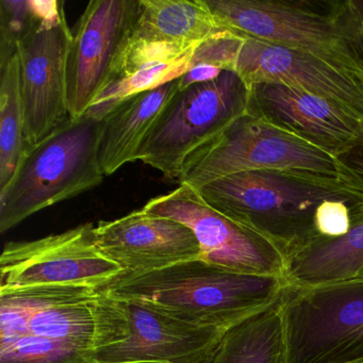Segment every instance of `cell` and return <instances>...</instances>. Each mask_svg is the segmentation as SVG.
Returning <instances> with one entry per match:
<instances>
[{
	"label": "cell",
	"mask_w": 363,
	"mask_h": 363,
	"mask_svg": "<svg viewBox=\"0 0 363 363\" xmlns=\"http://www.w3.org/2000/svg\"><path fill=\"white\" fill-rule=\"evenodd\" d=\"M199 192L210 207L272 242L286 262L320 237L315 213L320 203L363 201L354 180L307 172H245Z\"/></svg>",
	"instance_id": "obj_1"
},
{
	"label": "cell",
	"mask_w": 363,
	"mask_h": 363,
	"mask_svg": "<svg viewBox=\"0 0 363 363\" xmlns=\"http://www.w3.org/2000/svg\"><path fill=\"white\" fill-rule=\"evenodd\" d=\"M284 278L235 273L201 259L139 276H121L110 294L146 303L178 320L229 329L273 305Z\"/></svg>",
	"instance_id": "obj_2"
},
{
	"label": "cell",
	"mask_w": 363,
	"mask_h": 363,
	"mask_svg": "<svg viewBox=\"0 0 363 363\" xmlns=\"http://www.w3.org/2000/svg\"><path fill=\"white\" fill-rule=\"evenodd\" d=\"M227 30L363 69V1L205 0Z\"/></svg>",
	"instance_id": "obj_3"
},
{
	"label": "cell",
	"mask_w": 363,
	"mask_h": 363,
	"mask_svg": "<svg viewBox=\"0 0 363 363\" xmlns=\"http://www.w3.org/2000/svg\"><path fill=\"white\" fill-rule=\"evenodd\" d=\"M99 128L101 121L86 114L69 118L29 148L13 179L0 192V233L104 182L97 160Z\"/></svg>",
	"instance_id": "obj_4"
},
{
	"label": "cell",
	"mask_w": 363,
	"mask_h": 363,
	"mask_svg": "<svg viewBox=\"0 0 363 363\" xmlns=\"http://www.w3.org/2000/svg\"><path fill=\"white\" fill-rule=\"evenodd\" d=\"M220 327L178 320L146 303L110 294L97 303L94 363H201L213 354Z\"/></svg>",
	"instance_id": "obj_5"
},
{
	"label": "cell",
	"mask_w": 363,
	"mask_h": 363,
	"mask_svg": "<svg viewBox=\"0 0 363 363\" xmlns=\"http://www.w3.org/2000/svg\"><path fill=\"white\" fill-rule=\"evenodd\" d=\"M255 171L307 172L352 179L337 157L246 113L188 157L178 182L199 191L227 176Z\"/></svg>",
	"instance_id": "obj_6"
},
{
	"label": "cell",
	"mask_w": 363,
	"mask_h": 363,
	"mask_svg": "<svg viewBox=\"0 0 363 363\" xmlns=\"http://www.w3.org/2000/svg\"><path fill=\"white\" fill-rule=\"evenodd\" d=\"M286 363L363 360V277L290 286L280 297Z\"/></svg>",
	"instance_id": "obj_7"
},
{
	"label": "cell",
	"mask_w": 363,
	"mask_h": 363,
	"mask_svg": "<svg viewBox=\"0 0 363 363\" xmlns=\"http://www.w3.org/2000/svg\"><path fill=\"white\" fill-rule=\"evenodd\" d=\"M248 88L235 72L178 91L146 138L139 160L179 180L184 162L247 113Z\"/></svg>",
	"instance_id": "obj_8"
},
{
	"label": "cell",
	"mask_w": 363,
	"mask_h": 363,
	"mask_svg": "<svg viewBox=\"0 0 363 363\" xmlns=\"http://www.w3.org/2000/svg\"><path fill=\"white\" fill-rule=\"evenodd\" d=\"M38 13L16 44L25 135L29 148L69 118L67 60L73 33L58 0L37 1Z\"/></svg>",
	"instance_id": "obj_9"
},
{
	"label": "cell",
	"mask_w": 363,
	"mask_h": 363,
	"mask_svg": "<svg viewBox=\"0 0 363 363\" xmlns=\"http://www.w3.org/2000/svg\"><path fill=\"white\" fill-rule=\"evenodd\" d=\"M139 13V0H93L73 33L67 60L69 118H82L120 77Z\"/></svg>",
	"instance_id": "obj_10"
},
{
	"label": "cell",
	"mask_w": 363,
	"mask_h": 363,
	"mask_svg": "<svg viewBox=\"0 0 363 363\" xmlns=\"http://www.w3.org/2000/svg\"><path fill=\"white\" fill-rule=\"evenodd\" d=\"M124 271L99 250L93 223L33 241L9 242L0 256V291L31 286H107Z\"/></svg>",
	"instance_id": "obj_11"
},
{
	"label": "cell",
	"mask_w": 363,
	"mask_h": 363,
	"mask_svg": "<svg viewBox=\"0 0 363 363\" xmlns=\"http://www.w3.org/2000/svg\"><path fill=\"white\" fill-rule=\"evenodd\" d=\"M143 208L192 229L201 245V260L235 273L286 279L288 262L272 242L210 207L188 184H179Z\"/></svg>",
	"instance_id": "obj_12"
},
{
	"label": "cell",
	"mask_w": 363,
	"mask_h": 363,
	"mask_svg": "<svg viewBox=\"0 0 363 363\" xmlns=\"http://www.w3.org/2000/svg\"><path fill=\"white\" fill-rule=\"evenodd\" d=\"M107 286H31L0 291V343L30 335L94 352L97 303Z\"/></svg>",
	"instance_id": "obj_13"
},
{
	"label": "cell",
	"mask_w": 363,
	"mask_h": 363,
	"mask_svg": "<svg viewBox=\"0 0 363 363\" xmlns=\"http://www.w3.org/2000/svg\"><path fill=\"white\" fill-rule=\"evenodd\" d=\"M235 73L247 88L280 84L322 97L363 125V69L244 38Z\"/></svg>",
	"instance_id": "obj_14"
},
{
	"label": "cell",
	"mask_w": 363,
	"mask_h": 363,
	"mask_svg": "<svg viewBox=\"0 0 363 363\" xmlns=\"http://www.w3.org/2000/svg\"><path fill=\"white\" fill-rule=\"evenodd\" d=\"M99 250L120 265L123 276H139L201 258L192 229L144 208L95 226Z\"/></svg>",
	"instance_id": "obj_15"
},
{
	"label": "cell",
	"mask_w": 363,
	"mask_h": 363,
	"mask_svg": "<svg viewBox=\"0 0 363 363\" xmlns=\"http://www.w3.org/2000/svg\"><path fill=\"white\" fill-rule=\"evenodd\" d=\"M247 114L341 156L363 144L360 121L327 99L280 84L248 88Z\"/></svg>",
	"instance_id": "obj_16"
},
{
	"label": "cell",
	"mask_w": 363,
	"mask_h": 363,
	"mask_svg": "<svg viewBox=\"0 0 363 363\" xmlns=\"http://www.w3.org/2000/svg\"><path fill=\"white\" fill-rule=\"evenodd\" d=\"M180 78L159 88L128 97L101 121L97 160L110 176L127 163L139 160L140 150L160 114L179 91Z\"/></svg>",
	"instance_id": "obj_17"
},
{
	"label": "cell",
	"mask_w": 363,
	"mask_h": 363,
	"mask_svg": "<svg viewBox=\"0 0 363 363\" xmlns=\"http://www.w3.org/2000/svg\"><path fill=\"white\" fill-rule=\"evenodd\" d=\"M363 271V201L352 209L343 237H318L288 261L290 286H316L354 279Z\"/></svg>",
	"instance_id": "obj_18"
},
{
	"label": "cell",
	"mask_w": 363,
	"mask_h": 363,
	"mask_svg": "<svg viewBox=\"0 0 363 363\" xmlns=\"http://www.w3.org/2000/svg\"><path fill=\"white\" fill-rule=\"evenodd\" d=\"M224 31L205 0H139L130 41L193 48Z\"/></svg>",
	"instance_id": "obj_19"
},
{
	"label": "cell",
	"mask_w": 363,
	"mask_h": 363,
	"mask_svg": "<svg viewBox=\"0 0 363 363\" xmlns=\"http://www.w3.org/2000/svg\"><path fill=\"white\" fill-rule=\"evenodd\" d=\"M279 301L229 328L210 363H286Z\"/></svg>",
	"instance_id": "obj_20"
},
{
	"label": "cell",
	"mask_w": 363,
	"mask_h": 363,
	"mask_svg": "<svg viewBox=\"0 0 363 363\" xmlns=\"http://www.w3.org/2000/svg\"><path fill=\"white\" fill-rule=\"evenodd\" d=\"M28 150L16 55L0 65V192L9 186Z\"/></svg>",
	"instance_id": "obj_21"
},
{
	"label": "cell",
	"mask_w": 363,
	"mask_h": 363,
	"mask_svg": "<svg viewBox=\"0 0 363 363\" xmlns=\"http://www.w3.org/2000/svg\"><path fill=\"white\" fill-rule=\"evenodd\" d=\"M192 56L193 54L188 55L171 62L150 65L135 73L120 76L99 95L86 112V116L101 121L112 108L124 99L178 79L188 71Z\"/></svg>",
	"instance_id": "obj_22"
},
{
	"label": "cell",
	"mask_w": 363,
	"mask_h": 363,
	"mask_svg": "<svg viewBox=\"0 0 363 363\" xmlns=\"http://www.w3.org/2000/svg\"><path fill=\"white\" fill-rule=\"evenodd\" d=\"M93 350L24 335L0 343V363H94Z\"/></svg>",
	"instance_id": "obj_23"
},
{
	"label": "cell",
	"mask_w": 363,
	"mask_h": 363,
	"mask_svg": "<svg viewBox=\"0 0 363 363\" xmlns=\"http://www.w3.org/2000/svg\"><path fill=\"white\" fill-rule=\"evenodd\" d=\"M37 1L0 0V65L16 55L18 40L37 16Z\"/></svg>",
	"instance_id": "obj_24"
},
{
	"label": "cell",
	"mask_w": 363,
	"mask_h": 363,
	"mask_svg": "<svg viewBox=\"0 0 363 363\" xmlns=\"http://www.w3.org/2000/svg\"><path fill=\"white\" fill-rule=\"evenodd\" d=\"M243 43L244 37L229 30L213 35L197 45L189 67L208 65L222 71L235 72Z\"/></svg>",
	"instance_id": "obj_25"
},
{
	"label": "cell",
	"mask_w": 363,
	"mask_h": 363,
	"mask_svg": "<svg viewBox=\"0 0 363 363\" xmlns=\"http://www.w3.org/2000/svg\"><path fill=\"white\" fill-rule=\"evenodd\" d=\"M359 203L360 201H326L320 203L315 213V228L318 235L328 239L345 235L350 228L352 207Z\"/></svg>",
	"instance_id": "obj_26"
},
{
	"label": "cell",
	"mask_w": 363,
	"mask_h": 363,
	"mask_svg": "<svg viewBox=\"0 0 363 363\" xmlns=\"http://www.w3.org/2000/svg\"><path fill=\"white\" fill-rule=\"evenodd\" d=\"M346 173L363 189V144L337 157Z\"/></svg>",
	"instance_id": "obj_27"
},
{
	"label": "cell",
	"mask_w": 363,
	"mask_h": 363,
	"mask_svg": "<svg viewBox=\"0 0 363 363\" xmlns=\"http://www.w3.org/2000/svg\"><path fill=\"white\" fill-rule=\"evenodd\" d=\"M222 69L208 65H196L189 67L188 71L180 77L179 90L201 82H211L223 73Z\"/></svg>",
	"instance_id": "obj_28"
},
{
	"label": "cell",
	"mask_w": 363,
	"mask_h": 363,
	"mask_svg": "<svg viewBox=\"0 0 363 363\" xmlns=\"http://www.w3.org/2000/svg\"><path fill=\"white\" fill-rule=\"evenodd\" d=\"M211 357H210V358H208L207 360H205L203 361V362L201 363H210V360H211Z\"/></svg>",
	"instance_id": "obj_29"
},
{
	"label": "cell",
	"mask_w": 363,
	"mask_h": 363,
	"mask_svg": "<svg viewBox=\"0 0 363 363\" xmlns=\"http://www.w3.org/2000/svg\"><path fill=\"white\" fill-rule=\"evenodd\" d=\"M357 277H363V271H362V272H361V273H360V274H359V275H358V276H357ZM357 277H356V278H357Z\"/></svg>",
	"instance_id": "obj_30"
},
{
	"label": "cell",
	"mask_w": 363,
	"mask_h": 363,
	"mask_svg": "<svg viewBox=\"0 0 363 363\" xmlns=\"http://www.w3.org/2000/svg\"><path fill=\"white\" fill-rule=\"evenodd\" d=\"M354 363H363V360L362 361H358V362H354Z\"/></svg>",
	"instance_id": "obj_31"
}]
</instances>
